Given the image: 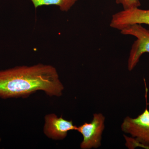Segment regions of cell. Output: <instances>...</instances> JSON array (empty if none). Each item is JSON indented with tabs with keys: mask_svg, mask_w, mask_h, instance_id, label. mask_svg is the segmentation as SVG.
I'll list each match as a JSON object with an SVG mask.
<instances>
[{
	"mask_svg": "<svg viewBox=\"0 0 149 149\" xmlns=\"http://www.w3.org/2000/svg\"><path fill=\"white\" fill-rule=\"evenodd\" d=\"M64 87L56 68L49 65L17 66L0 70V97H26L37 91L60 97Z\"/></svg>",
	"mask_w": 149,
	"mask_h": 149,
	"instance_id": "cell-1",
	"label": "cell"
},
{
	"mask_svg": "<svg viewBox=\"0 0 149 149\" xmlns=\"http://www.w3.org/2000/svg\"><path fill=\"white\" fill-rule=\"evenodd\" d=\"M123 35L134 36L137 40L131 47L128 58V69L133 70L140 60L141 56L145 53H149V30L141 24L129 25L120 30Z\"/></svg>",
	"mask_w": 149,
	"mask_h": 149,
	"instance_id": "cell-2",
	"label": "cell"
},
{
	"mask_svg": "<svg viewBox=\"0 0 149 149\" xmlns=\"http://www.w3.org/2000/svg\"><path fill=\"white\" fill-rule=\"evenodd\" d=\"M121 129L124 133L130 134L141 147L149 149V111L147 107L138 117L125 118Z\"/></svg>",
	"mask_w": 149,
	"mask_h": 149,
	"instance_id": "cell-3",
	"label": "cell"
},
{
	"mask_svg": "<svg viewBox=\"0 0 149 149\" xmlns=\"http://www.w3.org/2000/svg\"><path fill=\"white\" fill-rule=\"evenodd\" d=\"M105 119L102 113H95L91 122H85L77 127L76 130L83 137L80 145L81 149L97 148L100 146L102 134L104 129Z\"/></svg>",
	"mask_w": 149,
	"mask_h": 149,
	"instance_id": "cell-4",
	"label": "cell"
},
{
	"mask_svg": "<svg viewBox=\"0 0 149 149\" xmlns=\"http://www.w3.org/2000/svg\"><path fill=\"white\" fill-rule=\"evenodd\" d=\"M142 24L149 26V10L136 8L123 10L113 15L110 26L120 31L129 25Z\"/></svg>",
	"mask_w": 149,
	"mask_h": 149,
	"instance_id": "cell-5",
	"label": "cell"
},
{
	"mask_svg": "<svg viewBox=\"0 0 149 149\" xmlns=\"http://www.w3.org/2000/svg\"><path fill=\"white\" fill-rule=\"evenodd\" d=\"M77 126L72 120L58 117L55 114H48L45 117L44 132L46 136L54 140H62L66 137L68 131L76 130Z\"/></svg>",
	"mask_w": 149,
	"mask_h": 149,
	"instance_id": "cell-6",
	"label": "cell"
},
{
	"mask_svg": "<svg viewBox=\"0 0 149 149\" xmlns=\"http://www.w3.org/2000/svg\"><path fill=\"white\" fill-rule=\"evenodd\" d=\"M35 8L42 6H58L62 11L67 12L74 5L77 0H30Z\"/></svg>",
	"mask_w": 149,
	"mask_h": 149,
	"instance_id": "cell-7",
	"label": "cell"
},
{
	"mask_svg": "<svg viewBox=\"0 0 149 149\" xmlns=\"http://www.w3.org/2000/svg\"><path fill=\"white\" fill-rule=\"evenodd\" d=\"M116 3L121 4L123 10L139 8L141 5L139 0H116Z\"/></svg>",
	"mask_w": 149,
	"mask_h": 149,
	"instance_id": "cell-8",
	"label": "cell"
}]
</instances>
